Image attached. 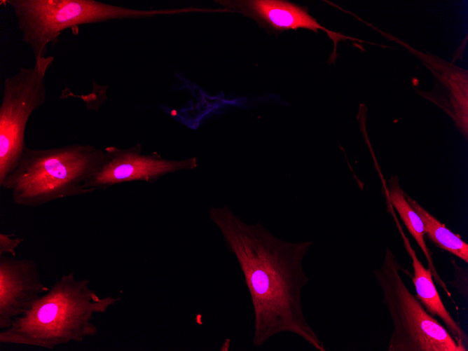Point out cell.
Masks as SVG:
<instances>
[{
    "label": "cell",
    "instance_id": "5b68a950",
    "mask_svg": "<svg viewBox=\"0 0 468 351\" xmlns=\"http://www.w3.org/2000/svg\"><path fill=\"white\" fill-rule=\"evenodd\" d=\"M402 268L387 248L382 265L373 271L393 325L387 350L464 351L409 291L400 275Z\"/></svg>",
    "mask_w": 468,
    "mask_h": 351
},
{
    "label": "cell",
    "instance_id": "4fadbf2b",
    "mask_svg": "<svg viewBox=\"0 0 468 351\" xmlns=\"http://www.w3.org/2000/svg\"><path fill=\"white\" fill-rule=\"evenodd\" d=\"M11 234L0 233V256H16V249L23 241L22 238L13 237Z\"/></svg>",
    "mask_w": 468,
    "mask_h": 351
},
{
    "label": "cell",
    "instance_id": "7a4b0ae2",
    "mask_svg": "<svg viewBox=\"0 0 468 351\" xmlns=\"http://www.w3.org/2000/svg\"><path fill=\"white\" fill-rule=\"evenodd\" d=\"M89 284L88 279L76 280L74 272L62 275L27 313L0 331V343L52 350L95 336V315L120 298L100 297Z\"/></svg>",
    "mask_w": 468,
    "mask_h": 351
},
{
    "label": "cell",
    "instance_id": "7c38bea8",
    "mask_svg": "<svg viewBox=\"0 0 468 351\" xmlns=\"http://www.w3.org/2000/svg\"><path fill=\"white\" fill-rule=\"evenodd\" d=\"M407 202L420 217L425 234L439 247L468 263V244L459 235L450 230L443 223L404 193Z\"/></svg>",
    "mask_w": 468,
    "mask_h": 351
},
{
    "label": "cell",
    "instance_id": "8fae6325",
    "mask_svg": "<svg viewBox=\"0 0 468 351\" xmlns=\"http://www.w3.org/2000/svg\"><path fill=\"white\" fill-rule=\"evenodd\" d=\"M387 200L395 208L408 232L415 240L422 251L428 263V268L432 273L436 282L442 288L448 296L450 291L446 284L440 277L434 265L432 253L425 241V231L422 221L418 214L407 202L404 191L400 188L399 179L397 176L390 178L388 188L386 191Z\"/></svg>",
    "mask_w": 468,
    "mask_h": 351
},
{
    "label": "cell",
    "instance_id": "ba28073f",
    "mask_svg": "<svg viewBox=\"0 0 468 351\" xmlns=\"http://www.w3.org/2000/svg\"><path fill=\"white\" fill-rule=\"evenodd\" d=\"M49 289L33 259L0 256V329L11 327Z\"/></svg>",
    "mask_w": 468,
    "mask_h": 351
},
{
    "label": "cell",
    "instance_id": "277c9868",
    "mask_svg": "<svg viewBox=\"0 0 468 351\" xmlns=\"http://www.w3.org/2000/svg\"><path fill=\"white\" fill-rule=\"evenodd\" d=\"M15 16L22 40L27 44L34 60L46 57L67 28L113 20L139 19L202 12L198 7L139 10L95 0H4Z\"/></svg>",
    "mask_w": 468,
    "mask_h": 351
},
{
    "label": "cell",
    "instance_id": "6da1fadb",
    "mask_svg": "<svg viewBox=\"0 0 468 351\" xmlns=\"http://www.w3.org/2000/svg\"><path fill=\"white\" fill-rule=\"evenodd\" d=\"M209 216L244 274L254 312L253 345L261 346L277 333L290 332L326 351L305 319L301 297L310 280L303 260L312 242L283 241L259 223L243 222L227 206L211 207Z\"/></svg>",
    "mask_w": 468,
    "mask_h": 351
},
{
    "label": "cell",
    "instance_id": "30bf717a",
    "mask_svg": "<svg viewBox=\"0 0 468 351\" xmlns=\"http://www.w3.org/2000/svg\"><path fill=\"white\" fill-rule=\"evenodd\" d=\"M389 209L393 215L397 228L401 235L405 249L412 260L413 276L412 281L414 284L416 297L421 303L425 310L432 316L439 317L446 325L448 332L450 334L457 344L468 350V336L455 321L447 310L439 294L433 281V276L429 268H426L418 259L415 250L413 249L409 239L405 235L398 219L394 212L393 207L388 202Z\"/></svg>",
    "mask_w": 468,
    "mask_h": 351
},
{
    "label": "cell",
    "instance_id": "3957f363",
    "mask_svg": "<svg viewBox=\"0 0 468 351\" xmlns=\"http://www.w3.org/2000/svg\"><path fill=\"white\" fill-rule=\"evenodd\" d=\"M104 149L91 144L48 149L25 147L16 168L0 185L14 204L38 207L92 191L85 186L104 159Z\"/></svg>",
    "mask_w": 468,
    "mask_h": 351
},
{
    "label": "cell",
    "instance_id": "9c48e42d",
    "mask_svg": "<svg viewBox=\"0 0 468 351\" xmlns=\"http://www.w3.org/2000/svg\"><path fill=\"white\" fill-rule=\"evenodd\" d=\"M223 8L231 13H240L256 22L262 27L276 31L296 30L304 28L317 32L324 31L333 40L334 50L331 56L336 60V46L338 41L345 39L359 41L342 34L327 29L309 15L306 8L287 1L281 0H218Z\"/></svg>",
    "mask_w": 468,
    "mask_h": 351
},
{
    "label": "cell",
    "instance_id": "8992f818",
    "mask_svg": "<svg viewBox=\"0 0 468 351\" xmlns=\"http://www.w3.org/2000/svg\"><path fill=\"white\" fill-rule=\"evenodd\" d=\"M55 61L48 55L22 67L4 81L0 105V185L18 166L25 145V130L32 113L46 100V74Z\"/></svg>",
    "mask_w": 468,
    "mask_h": 351
},
{
    "label": "cell",
    "instance_id": "52a82bcc",
    "mask_svg": "<svg viewBox=\"0 0 468 351\" xmlns=\"http://www.w3.org/2000/svg\"><path fill=\"white\" fill-rule=\"evenodd\" d=\"M104 153L100 167L85 184L92 192L125 182H154L165 174L197 167L195 157L178 160L163 158L156 152L143 154L139 143L129 148L107 146Z\"/></svg>",
    "mask_w": 468,
    "mask_h": 351
}]
</instances>
